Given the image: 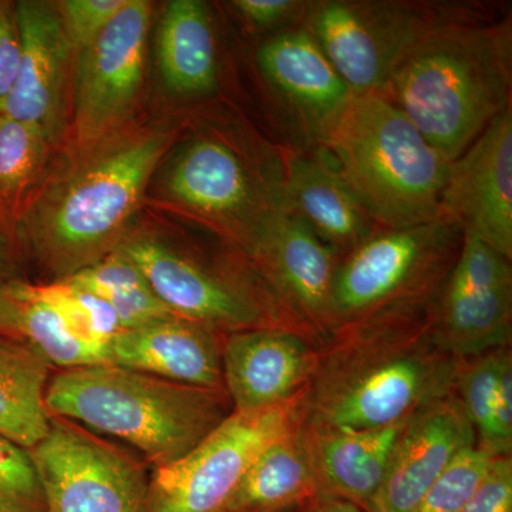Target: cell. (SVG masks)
<instances>
[{"label":"cell","instance_id":"cell-1","mask_svg":"<svg viewBox=\"0 0 512 512\" xmlns=\"http://www.w3.org/2000/svg\"><path fill=\"white\" fill-rule=\"evenodd\" d=\"M177 134L173 124L134 121L92 147L69 148L16 218L22 254L55 282L116 251Z\"/></svg>","mask_w":512,"mask_h":512},{"label":"cell","instance_id":"cell-2","mask_svg":"<svg viewBox=\"0 0 512 512\" xmlns=\"http://www.w3.org/2000/svg\"><path fill=\"white\" fill-rule=\"evenodd\" d=\"M461 362L434 342L430 306L356 323L319 349L303 419L348 430L403 423L457 393Z\"/></svg>","mask_w":512,"mask_h":512},{"label":"cell","instance_id":"cell-3","mask_svg":"<svg viewBox=\"0 0 512 512\" xmlns=\"http://www.w3.org/2000/svg\"><path fill=\"white\" fill-rule=\"evenodd\" d=\"M511 19L433 6L394 64L383 96L453 163L511 106Z\"/></svg>","mask_w":512,"mask_h":512},{"label":"cell","instance_id":"cell-4","mask_svg":"<svg viewBox=\"0 0 512 512\" xmlns=\"http://www.w3.org/2000/svg\"><path fill=\"white\" fill-rule=\"evenodd\" d=\"M45 402L50 416L126 441L154 468L187 456L234 413L224 389L111 365L60 370Z\"/></svg>","mask_w":512,"mask_h":512},{"label":"cell","instance_id":"cell-5","mask_svg":"<svg viewBox=\"0 0 512 512\" xmlns=\"http://www.w3.org/2000/svg\"><path fill=\"white\" fill-rule=\"evenodd\" d=\"M377 227L439 217L450 163L382 94H353L319 146Z\"/></svg>","mask_w":512,"mask_h":512},{"label":"cell","instance_id":"cell-6","mask_svg":"<svg viewBox=\"0 0 512 512\" xmlns=\"http://www.w3.org/2000/svg\"><path fill=\"white\" fill-rule=\"evenodd\" d=\"M282 173V150H254L228 131L204 127L171 158L165 200L247 256L285 212Z\"/></svg>","mask_w":512,"mask_h":512},{"label":"cell","instance_id":"cell-7","mask_svg":"<svg viewBox=\"0 0 512 512\" xmlns=\"http://www.w3.org/2000/svg\"><path fill=\"white\" fill-rule=\"evenodd\" d=\"M463 238L461 228L443 217L407 228L377 227L339 261L333 335L386 313L430 306L460 254Z\"/></svg>","mask_w":512,"mask_h":512},{"label":"cell","instance_id":"cell-8","mask_svg":"<svg viewBox=\"0 0 512 512\" xmlns=\"http://www.w3.org/2000/svg\"><path fill=\"white\" fill-rule=\"evenodd\" d=\"M117 251L136 264L151 291L175 316L221 333L291 330L241 256L231 264L211 265L148 234H127Z\"/></svg>","mask_w":512,"mask_h":512},{"label":"cell","instance_id":"cell-9","mask_svg":"<svg viewBox=\"0 0 512 512\" xmlns=\"http://www.w3.org/2000/svg\"><path fill=\"white\" fill-rule=\"evenodd\" d=\"M305 393L258 412H234L187 456L154 468L150 512H224L258 454L301 424Z\"/></svg>","mask_w":512,"mask_h":512},{"label":"cell","instance_id":"cell-10","mask_svg":"<svg viewBox=\"0 0 512 512\" xmlns=\"http://www.w3.org/2000/svg\"><path fill=\"white\" fill-rule=\"evenodd\" d=\"M29 454L46 512H150L147 468L123 448L62 417Z\"/></svg>","mask_w":512,"mask_h":512},{"label":"cell","instance_id":"cell-11","mask_svg":"<svg viewBox=\"0 0 512 512\" xmlns=\"http://www.w3.org/2000/svg\"><path fill=\"white\" fill-rule=\"evenodd\" d=\"M153 5L128 0L96 40L74 57L67 143L92 147L131 123L146 80Z\"/></svg>","mask_w":512,"mask_h":512},{"label":"cell","instance_id":"cell-12","mask_svg":"<svg viewBox=\"0 0 512 512\" xmlns=\"http://www.w3.org/2000/svg\"><path fill=\"white\" fill-rule=\"evenodd\" d=\"M433 6L397 0H313L302 26L352 94H382L394 64Z\"/></svg>","mask_w":512,"mask_h":512},{"label":"cell","instance_id":"cell-13","mask_svg":"<svg viewBox=\"0 0 512 512\" xmlns=\"http://www.w3.org/2000/svg\"><path fill=\"white\" fill-rule=\"evenodd\" d=\"M434 342L458 360L510 348L511 259L464 235L450 274L430 305Z\"/></svg>","mask_w":512,"mask_h":512},{"label":"cell","instance_id":"cell-14","mask_svg":"<svg viewBox=\"0 0 512 512\" xmlns=\"http://www.w3.org/2000/svg\"><path fill=\"white\" fill-rule=\"evenodd\" d=\"M242 258L289 328L323 348L335 330L333 286L339 256L284 212Z\"/></svg>","mask_w":512,"mask_h":512},{"label":"cell","instance_id":"cell-15","mask_svg":"<svg viewBox=\"0 0 512 512\" xmlns=\"http://www.w3.org/2000/svg\"><path fill=\"white\" fill-rule=\"evenodd\" d=\"M22 55L2 113L36 128L55 148L67 141L74 53L55 2L20 0Z\"/></svg>","mask_w":512,"mask_h":512},{"label":"cell","instance_id":"cell-16","mask_svg":"<svg viewBox=\"0 0 512 512\" xmlns=\"http://www.w3.org/2000/svg\"><path fill=\"white\" fill-rule=\"evenodd\" d=\"M439 217L512 258V107L450 163Z\"/></svg>","mask_w":512,"mask_h":512},{"label":"cell","instance_id":"cell-17","mask_svg":"<svg viewBox=\"0 0 512 512\" xmlns=\"http://www.w3.org/2000/svg\"><path fill=\"white\" fill-rule=\"evenodd\" d=\"M221 360L232 409L251 413L305 392L318 367L319 349L292 330L252 328L224 333Z\"/></svg>","mask_w":512,"mask_h":512},{"label":"cell","instance_id":"cell-18","mask_svg":"<svg viewBox=\"0 0 512 512\" xmlns=\"http://www.w3.org/2000/svg\"><path fill=\"white\" fill-rule=\"evenodd\" d=\"M256 67L308 146L323 134L353 96L302 25L268 36L255 55Z\"/></svg>","mask_w":512,"mask_h":512},{"label":"cell","instance_id":"cell-19","mask_svg":"<svg viewBox=\"0 0 512 512\" xmlns=\"http://www.w3.org/2000/svg\"><path fill=\"white\" fill-rule=\"evenodd\" d=\"M476 443L457 393L414 414L394 447L372 512H416L453 458Z\"/></svg>","mask_w":512,"mask_h":512},{"label":"cell","instance_id":"cell-20","mask_svg":"<svg viewBox=\"0 0 512 512\" xmlns=\"http://www.w3.org/2000/svg\"><path fill=\"white\" fill-rule=\"evenodd\" d=\"M282 158L285 212L303 222L340 259L375 231L377 225L322 147L288 148L282 150Z\"/></svg>","mask_w":512,"mask_h":512},{"label":"cell","instance_id":"cell-21","mask_svg":"<svg viewBox=\"0 0 512 512\" xmlns=\"http://www.w3.org/2000/svg\"><path fill=\"white\" fill-rule=\"evenodd\" d=\"M222 336L202 323L171 315L111 339L110 365L171 382L224 389Z\"/></svg>","mask_w":512,"mask_h":512},{"label":"cell","instance_id":"cell-22","mask_svg":"<svg viewBox=\"0 0 512 512\" xmlns=\"http://www.w3.org/2000/svg\"><path fill=\"white\" fill-rule=\"evenodd\" d=\"M407 421L379 430H348L303 419V434L322 491L372 512Z\"/></svg>","mask_w":512,"mask_h":512},{"label":"cell","instance_id":"cell-23","mask_svg":"<svg viewBox=\"0 0 512 512\" xmlns=\"http://www.w3.org/2000/svg\"><path fill=\"white\" fill-rule=\"evenodd\" d=\"M9 292L19 303L22 339L62 370L110 365V343L94 338L60 281H13Z\"/></svg>","mask_w":512,"mask_h":512},{"label":"cell","instance_id":"cell-24","mask_svg":"<svg viewBox=\"0 0 512 512\" xmlns=\"http://www.w3.org/2000/svg\"><path fill=\"white\" fill-rule=\"evenodd\" d=\"M157 57L165 87L177 96L200 99L217 92L220 53L214 19L201 0H171L157 32Z\"/></svg>","mask_w":512,"mask_h":512},{"label":"cell","instance_id":"cell-25","mask_svg":"<svg viewBox=\"0 0 512 512\" xmlns=\"http://www.w3.org/2000/svg\"><path fill=\"white\" fill-rule=\"evenodd\" d=\"M319 491L322 488L301 421L258 454L224 512H284Z\"/></svg>","mask_w":512,"mask_h":512},{"label":"cell","instance_id":"cell-26","mask_svg":"<svg viewBox=\"0 0 512 512\" xmlns=\"http://www.w3.org/2000/svg\"><path fill=\"white\" fill-rule=\"evenodd\" d=\"M52 365L26 340L0 335V436L30 450L49 431Z\"/></svg>","mask_w":512,"mask_h":512},{"label":"cell","instance_id":"cell-27","mask_svg":"<svg viewBox=\"0 0 512 512\" xmlns=\"http://www.w3.org/2000/svg\"><path fill=\"white\" fill-rule=\"evenodd\" d=\"M64 281L106 299L119 315L123 330L174 315L151 291L136 264L117 249Z\"/></svg>","mask_w":512,"mask_h":512},{"label":"cell","instance_id":"cell-28","mask_svg":"<svg viewBox=\"0 0 512 512\" xmlns=\"http://www.w3.org/2000/svg\"><path fill=\"white\" fill-rule=\"evenodd\" d=\"M53 150L36 128L0 113V211L13 225L49 171Z\"/></svg>","mask_w":512,"mask_h":512},{"label":"cell","instance_id":"cell-29","mask_svg":"<svg viewBox=\"0 0 512 512\" xmlns=\"http://www.w3.org/2000/svg\"><path fill=\"white\" fill-rule=\"evenodd\" d=\"M510 348L491 350L461 362L457 396L476 431L477 446L490 456H511L512 440L505 436L498 407V380Z\"/></svg>","mask_w":512,"mask_h":512},{"label":"cell","instance_id":"cell-30","mask_svg":"<svg viewBox=\"0 0 512 512\" xmlns=\"http://www.w3.org/2000/svg\"><path fill=\"white\" fill-rule=\"evenodd\" d=\"M493 456L483 448H464L431 485L416 512H463L490 470Z\"/></svg>","mask_w":512,"mask_h":512},{"label":"cell","instance_id":"cell-31","mask_svg":"<svg viewBox=\"0 0 512 512\" xmlns=\"http://www.w3.org/2000/svg\"><path fill=\"white\" fill-rule=\"evenodd\" d=\"M0 512H46L45 494L26 448L0 436Z\"/></svg>","mask_w":512,"mask_h":512},{"label":"cell","instance_id":"cell-32","mask_svg":"<svg viewBox=\"0 0 512 512\" xmlns=\"http://www.w3.org/2000/svg\"><path fill=\"white\" fill-rule=\"evenodd\" d=\"M128 0H63L57 12L74 57L92 45Z\"/></svg>","mask_w":512,"mask_h":512},{"label":"cell","instance_id":"cell-33","mask_svg":"<svg viewBox=\"0 0 512 512\" xmlns=\"http://www.w3.org/2000/svg\"><path fill=\"white\" fill-rule=\"evenodd\" d=\"M229 5L249 29L268 36L302 25L306 9L303 0H234Z\"/></svg>","mask_w":512,"mask_h":512},{"label":"cell","instance_id":"cell-34","mask_svg":"<svg viewBox=\"0 0 512 512\" xmlns=\"http://www.w3.org/2000/svg\"><path fill=\"white\" fill-rule=\"evenodd\" d=\"M22 40L16 2L0 0V113L18 76Z\"/></svg>","mask_w":512,"mask_h":512},{"label":"cell","instance_id":"cell-35","mask_svg":"<svg viewBox=\"0 0 512 512\" xmlns=\"http://www.w3.org/2000/svg\"><path fill=\"white\" fill-rule=\"evenodd\" d=\"M463 512H512V458L494 457L490 470Z\"/></svg>","mask_w":512,"mask_h":512},{"label":"cell","instance_id":"cell-36","mask_svg":"<svg viewBox=\"0 0 512 512\" xmlns=\"http://www.w3.org/2000/svg\"><path fill=\"white\" fill-rule=\"evenodd\" d=\"M22 249L16 238L15 225L0 211V285L19 281Z\"/></svg>","mask_w":512,"mask_h":512},{"label":"cell","instance_id":"cell-37","mask_svg":"<svg viewBox=\"0 0 512 512\" xmlns=\"http://www.w3.org/2000/svg\"><path fill=\"white\" fill-rule=\"evenodd\" d=\"M0 335L22 339L19 303L6 285H0Z\"/></svg>","mask_w":512,"mask_h":512},{"label":"cell","instance_id":"cell-38","mask_svg":"<svg viewBox=\"0 0 512 512\" xmlns=\"http://www.w3.org/2000/svg\"><path fill=\"white\" fill-rule=\"evenodd\" d=\"M301 512H366L359 505L352 501L338 497V495L328 493V491H319L313 495L311 500L299 505Z\"/></svg>","mask_w":512,"mask_h":512},{"label":"cell","instance_id":"cell-39","mask_svg":"<svg viewBox=\"0 0 512 512\" xmlns=\"http://www.w3.org/2000/svg\"><path fill=\"white\" fill-rule=\"evenodd\" d=\"M284 512H301L299 511V507L291 508V510L284 511Z\"/></svg>","mask_w":512,"mask_h":512}]
</instances>
